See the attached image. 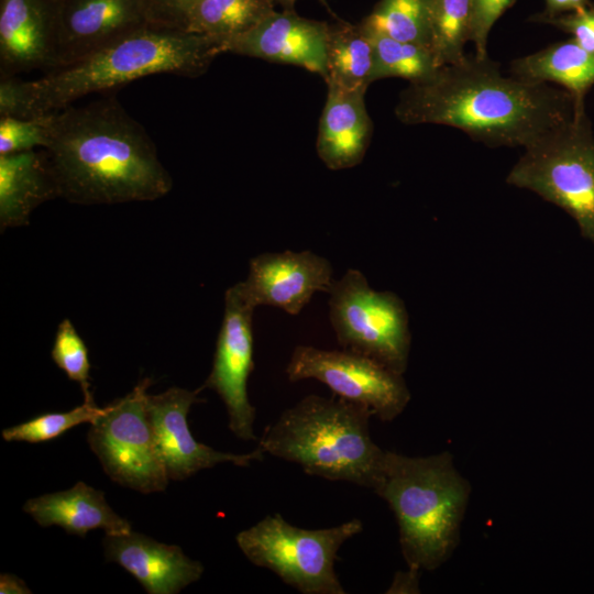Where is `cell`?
<instances>
[{"mask_svg":"<svg viewBox=\"0 0 594 594\" xmlns=\"http://www.w3.org/2000/svg\"><path fill=\"white\" fill-rule=\"evenodd\" d=\"M362 530L358 518L330 528L304 529L276 513L240 531L235 541L253 564L273 571L300 593L344 594L334 562L341 546Z\"/></svg>","mask_w":594,"mask_h":594,"instance_id":"52a82bcc","label":"cell"},{"mask_svg":"<svg viewBox=\"0 0 594 594\" xmlns=\"http://www.w3.org/2000/svg\"><path fill=\"white\" fill-rule=\"evenodd\" d=\"M285 371L290 382L317 380L337 396L369 407L383 421L395 419L410 400L403 374L348 350L297 345Z\"/></svg>","mask_w":594,"mask_h":594,"instance_id":"30bf717a","label":"cell"},{"mask_svg":"<svg viewBox=\"0 0 594 594\" xmlns=\"http://www.w3.org/2000/svg\"><path fill=\"white\" fill-rule=\"evenodd\" d=\"M329 23L273 11L244 34L227 41L226 53L288 64L327 76Z\"/></svg>","mask_w":594,"mask_h":594,"instance_id":"9a60e30c","label":"cell"},{"mask_svg":"<svg viewBox=\"0 0 594 594\" xmlns=\"http://www.w3.org/2000/svg\"><path fill=\"white\" fill-rule=\"evenodd\" d=\"M364 91H346L328 85L321 112L316 150L319 158L332 170L359 165L369 148L373 124Z\"/></svg>","mask_w":594,"mask_h":594,"instance_id":"ac0fdd59","label":"cell"},{"mask_svg":"<svg viewBox=\"0 0 594 594\" xmlns=\"http://www.w3.org/2000/svg\"><path fill=\"white\" fill-rule=\"evenodd\" d=\"M542 23L551 24L571 34V40L578 45L594 52V2L583 10L562 14Z\"/></svg>","mask_w":594,"mask_h":594,"instance_id":"4dcf8cb0","label":"cell"},{"mask_svg":"<svg viewBox=\"0 0 594 594\" xmlns=\"http://www.w3.org/2000/svg\"><path fill=\"white\" fill-rule=\"evenodd\" d=\"M374 492L387 502L403 556L413 572L435 570L457 546L469 484L448 452L407 457L385 451Z\"/></svg>","mask_w":594,"mask_h":594,"instance_id":"5b68a950","label":"cell"},{"mask_svg":"<svg viewBox=\"0 0 594 594\" xmlns=\"http://www.w3.org/2000/svg\"><path fill=\"white\" fill-rule=\"evenodd\" d=\"M582 103L549 82L505 76L488 56L466 55L404 89L395 116L406 124L453 127L488 146L527 148L569 121Z\"/></svg>","mask_w":594,"mask_h":594,"instance_id":"6da1fadb","label":"cell"},{"mask_svg":"<svg viewBox=\"0 0 594 594\" xmlns=\"http://www.w3.org/2000/svg\"><path fill=\"white\" fill-rule=\"evenodd\" d=\"M331 263L311 251L262 253L251 258L249 274L240 282L255 306H272L296 316L318 292L333 284Z\"/></svg>","mask_w":594,"mask_h":594,"instance_id":"4fadbf2b","label":"cell"},{"mask_svg":"<svg viewBox=\"0 0 594 594\" xmlns=\"http://www.w3.org/2000/svg\"><path fill=\"white\" fill-rule=\"evenodd\" d=\"M51 355L69 380L79 383L84 402H95L90 392L88 349L67 318L57 327Z\"/></svg>","mask_w":594,"mask_h":594,"instance_id":"83f0119b","label":"cell"},{"mask_svg":"<svg viewBox=\"0 0 594 594\" xmlns=\"http://www.w3.org/2000/svg\"><path fill=\"white\" fill-rule=\"evenodd\" d=\"M516 0H470V41L474 44L475 56H488L486 44L495 22L512 8Z\"/></svg>","mask_w":594,"mask_h":594,"instance_id":"f546056e","label":"cell"},{"mask_svg":"<svg viewBox=\"0 0 594 594\" xmlns=\"http://www.w3.org/2000/svg\"><path fill=\"white\" fill-rule=\"evenodd\" d=\"M373 43L362 24L341 20L329 24L327 86L366 92L373 82Z\"/></svg>","mask_w":594,"mask_h":594,"instance_id":"7402d4cb","label":"cell"},{"mask_svg":"<svg viewBox=\"0 0 594 594\" xmlns=\"http://www.w3.org/2000/svg\"><path fill=\"white\" fill-rule=\"evenodd\" d=\"M106 407H98L95 402H84L80 406L64 413H46L28 421L6 428L1 436L6 441L40 443L51 441L69 429L92 424Z\"/></svg>","mask_w":594,"mask_h":594,"instance_id":"4316f807","label":"cell"},{"mask_svg":"<svg viewBox=\"0 0 594 594\" xmlns=\"http://www.w3.org/2000/svg\"><path fill=\"white\" fill-rule=\"evenodd\" d=\"M226 44L220 37L151 23L37 79H19V118L50 114L150 75L200 76L226 53Z\"/></svg>","mask_w":594,"mask_h":594,"instance_id":"3957f363","label":"cell"},{"mask_svg":"<svg viewBox=\"0 0 594 594\" xmlns=\"http://www.w3.org/2000/svg\"><path fill=\"white\" fill-rule=\"evenodd\" d=\"M105 557L132 574L148 594H175L198 581L204 565L188 558L176 544L158 542L131 530L106 535Z\"/></svg>","mask_w":594,"mask_h":594,"instance_id":"e0dca14e","label":"cell"},{"mask_svg":"<svg viewBox=\"0 0 594 594\" xmlns=\"http://www.w3.org/2000/svg\"><path fill=\"white\" fill-rule=\"evenodd\" d=\"M150 21L167 28L179 29L183 15L196 0H143ZM180 30V29H179Z\"/></svg>","mask_w":594,"mask_h":594,"instance_id":"1f68e13d","label":"cell"},{"mask_svg":"<svg viewBox=\"0 0 594 594\" xmlns=\"http://www.w3.org/2000/svg\"><path fill=\"white\" fill-rule=\"evenodd\" d=\"M148 24L143 0H62L55 69Z\"/></svg>","mask_w":594,"mask_h":594,"instance_id":"2e32d148","label":"cell"},{"mask_svg":"<svg viewBox=\"0 0 594 594\" xmlns=\"http://www.w3.org/2000/svg\"><path fill=\"white\" fill-rule=\"evenodd\" d=\"M362 26L366 30L373 43V81L382 78L398 77L408 80L410 84L424 82L431 79L442 67L431 48L393 38L370 30L363 24Z\"/></svg>","mask_w":594,"mask_h":594,"instance_id":"cb8c5ba5","label":"cell"},{"mask_svg":"<svg viewBox=\"0 0 594 594\" xmlns=\"http://www.w3.org/2000/svg\"><path fill=\"white\" fill-rule=\"evenodd\" d=\"M0 593L1 594H30L31 590L26 586L23 580L16 575L2 573L0 575Z\"/></svg>","mask_w":594,"mask_h":594,"instance_id":"836d02e7","label":"cell"},{"mask_svg":"<svg viewBox=\"0 0 594 594\" xmlns=\"http://www.w3.org/2000/svg\"><path fill=\"white\" fill-rule=\"evenodd\" d=\"M59 198L50 162L42 148L0 155V227L28 226L34 209Z\"/></svg>","mask_w":594,"mask_h":594,"instance_id":"ffe728a7","label":"cell"},{"mask_svg":"<svg viewBox=\"0 0 594 594\" xmlns=\"http://www.w3.org/2000/svg\"><path fill=\"white\" fill-rule=\"evenodd\" d=\"M274 3L275 0H196L183 15L179 29L229 41L272 13Z\"/></svg>","mask_w":594,"mask_h":594,"instance_id":"603a6c76","label":"cell"},{"mask_svg":"<svg viewBox=\"0 0 594 594\" xmlns=\"http://www.w3.org/2000/svg\"><path fill=\"white\" fill-rule=\"evenodd\" d=\"M51 139V113L35 118L0 117V155L45 148Z\"/></svg>","mask_w":594,"mask_h":594,"instance_id":"f1b7e54d","label":"cell"},{"mask_svg":"<svg viewBox=\"0 0 594 594\" xmlns=\"http://www.w3.org/2000/svg\"><path fill=\"white\" fill-rule=\"evenodd\" d=\"M23 510L41 526H58L81 538L89 530L102 529L106 535H122L132 530L129 520L119 516L107 503L105 493L85 482L72 488L30 498Z\"/></svg>","mask_w":594,"mask_h":594,"instance_id":"d6986e66","label":"cell"},{"mask_svg":"<svg viewBox=\"0 0 594 594\" xmlns=\"http://www.w3.org/2000/svg\"><path fill=\"white\" fill-rule=\"evenodd\" d=\"M43 150L59 198L73 204L156 200L173 188L150 135L113 96L51 113Z\"/></svg>","mask_w":594,"mask_h":594,"instance_id":"7a4b0ae2","label":"cell"},{"mask_svg":"<svg viewBox=\"0 0 594 594\" xmlns=\"http://www.w3.org/2000/svg\"><path fill=\"white\" fill-rule=\"evenodd\" d=\"M62 0H0V77L55 69Z\"/></svg>","mask_w":594,"mask_h":594,"instance_id":"5bb4252c","label":"cell"},{"mask_svg":"<svg viewBox=\"0 0 594 594\" xmlns=\"http://www.w3.org/2000/svg\"><path fill=\"white\" fill-rule=\"evenodd\" d=\"M591 0H544V10L532 16L536 22L583 10L590 7Z\"/></svg>","mask_w":594,"mask_h":594,"instance_id":"d6a6232c","label":"cell"},{"mask_svg":"<svg viewBox=\"0 0 594 594\" xmlns=\"http://www.w3.org/2000/svg\"><path fill=\"white\" fill-rule=\"evenodd\" d=\"M150 378L106 406L87 433L91 451L119 485L143 494L165 491L168 475L146 411Z\"/></svg>","mask_w":594,"mask_h":594,"instance_id":"9c48e42d","label":"cell"},{"mask_svg":"<svg viewBox=\"0 0 594 594\" xmlns=\"http://www.w3.org/2000/svg\"><path fill=\"white\" fill-rule=\"evenodd\" d=\"M433 0H380L361 23L393 38L431 48Z\"/></svg>","mask_w":594,"mask_h":594,"instance_id":"d4e9b609","label":"cell"},{"mask_svg":"<svg viewBox=\"0 0 594 594\" xmlns=\"http://www.w3.org/2000/svg\"><path fill=\"white\" fill-rule=\"evenodd\" d=\"M507 183L560 207L594 242V135L584 103L564 124L525 148Z\"/></svg>","mask_w":594,"mask_h":594,"instance_id":"8992f818","label":"cell"},{"mask_svg":"<svg viewBox=\"0 0 594 594\" xmlns=\"http://www.w3.org/2000/svg\"><path fill=\"white\" fill-rule=\"evenodd\" d=\"M328 294L330 323L342 349L404 374L411 343L404 301L393 292L373 289L356 268L334 279Z\"/></svg>","mask_w":594,"mask_h":594,"instance_id":"ba28073f","label":"cell"},{"mask_svg":"<svg viewBox=\"0 0 594 594\" xmlns=\"http://www.w3.org/2000/svg\"><path fill=\"white\" fill-rule=\"evenodd\" d=\"M510 72L526 79L557 84L576 100L584 101L594 85V52L570 38L514 59Z\"/></svg>","mask_w":594,"mask_h":594,"instance_id":"44dd1931","label":"cell"},{"mask_svg":"<svg viewBox=\"0 0 594 594\" xmlns=\"http://www.w3.org/2000/svg\"><path fill=\"white\" fill-rule=\"evenodd\" d=\"M297 0H275V2H278L283 9L285 10H294V4ZM323 7H326L329 10L328 3L326 0H319Z\"/></svg>","mask_w":594,"mask_h":594,"instance_id":"e575fe53","label":"cell"},{"mask_svg":"<svg viewBox=\"0 0 594 594\" xmlns=\"http://www.w3.org/2000/svg\"><path fill=\"white\" fill-rule=\"evenodd\" d=\"M201 391L170 387L161 394H147V416L169 480H185L224 462L250 466L265 454L260 448L249 453L222 452L197 441L187 416L194 404L205 402L198 396Z\"/></svg>","mask_w":594,"mask_h":594,"instance_id":"7c38bea8","label":"cell"},{"mask_svg":"<svg viewBox=\"0 0 594 594\" xmlns=\"http://www.w3.org/2000/svg\"><path fill=\"white\" fill-rule=\"evenodd\" d=\"M241 283L227 289L224 312L210 374L201 389L215 391L229 416V428L243 441L256 440L255 407L248 396V378L254 369L253 312Z\"/></svg>","mask_w":594,"mask_h":594,"instance_id":"8fae6325","label":"cell"},{"mask_svg":"<svg viewBox=\"0 0 594 594\" xmlns=\"http://www.w3.org/2000/svg\"><path fill=\"white\" fill-rule=\"evenodd\" d=\"M470 0H433L431 50L440 66L461 62L470 41Z\"/></svg>","mask_w":594,"mask_h":594,"instance_id":"484cf974","label":"cell"},{"mask_svg":"<svg viewBox=\"0 0 594 594\" xmlns=\"http://www.w3.org/2000/svg\"><path fill=\"white\" fill-rule=\"evenodd\" d=\"M366 406L308 395L267 426L258 446L264 453L297 463L309 475L376 487L385 451L371 438Z\"/></svg>","mask_w":594,"mask_h":594,"instance_id":"277c9868","label":"cell"}]
</instances>
